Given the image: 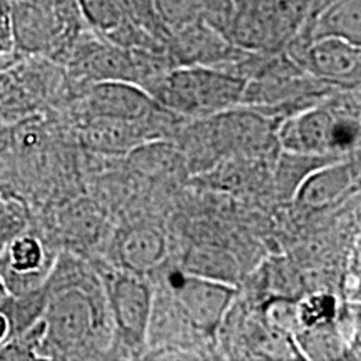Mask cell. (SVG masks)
I'll list each match as a JSON object with an SVG mask.
<instances>
[{"mask_svg":"<svg viewBox=\"0 0 361 361\" xmlns=\"http://www.w3.org/2000/svg\"><path fill=\"white\" fill-rule=\"evenodd\" d=\"M353 186V164L346 159H340L313 171L298 188L295 200L298 204L308 209H322L340 201Z\"/></svg>","mask_w":361,"mask_h":361,"instance_id":"cell-13","label":"cell"},{"mask_svg":"<svg viewBox=\"0 0 361 361\" xmlns=\"http://www.w3.org/2000/svg\"><path fill=\"white\" fill-rule=\"evenodd\" d=\"M119 256L126 268L144 274L156 269L168 256V241L164 234L151 226L129 229L119 245Z\"/></svg>","mask_w":361,"mask_h":361,"instance_id":"cell-15","label":"cell"},{"mask_svg":"<svg viewBox=\"0 0 361 361\" xmlns=\"http://www.w3.org/2000/svg\"><path fill=\"white\" fill-rule=\"evenodd\" d=\"M166 54L173 69L183 66H204L233 72L250 52L239 49L204 20L197 19L180 29L171 30Z\"/></svg>","mask_w":361,"mask_h":361,"instance_id":"cell-8","label":"cell"},{"mask_svg":"<svg viewBox=\"0 0 361 361\" xmlns=\"http://www.w3.org/2000/svg\"><path fill=\"white\" fill-rule=\"evenodd\" d=\"M25 221L19 207L0 206V252L24 229Z\"/></svg>","mask_w":361,"mask_h":361,"instance_id":"cell-19","label":"cell"},{"mask_svg":"<svg viewBox=\"0 0 361 361\" xmlns=\"http://www.w3.org/2000/svg\"><path fill=\"white\" fill-rule=\"evenodd\" d=\"M169 111H161L151 119L126 121L111 117H89L84 129V141L87 147L104 154L128 152L139 144L154 141L169 128Z\"/></svg>","mask_w":361,"mask_h":361,"instance_id":"cell-11","label":"cell"},{"mask_svg":"<svg viewBox=\"0 0 361 361\" xmlns=\"http://www.w3.org/2000/svg\"><path fill=\"white\" fill-rule=\"evenodd\" d=\"M246 82L231 71L183 66L171 69L149 94L171 114L204 119L241 106Z\"/></svg>","mask_w":361,"mask_h":361,"instance_id":"cell-2","label":"cell"},{"mask_svg":"<svg viewBox=\"0 0 361 361\" xmlns=\"http://www.w3.org/2000/svg\"><path fill=\"white\" fill-rule=\"evenodd\" d=\"M6 300H7V288L2 279H0V305H2Z\"/></svg>","mask_w":361,"mask_h":361,"instance_id":"cell-22","label":"cell"},{"mask_svg":"<svg viewBox=\"0 0 361 361\" xmlns=\"http://www.w3.org/2000/svg\"><path fill=\"white\" fill-rule=\"evenodd\" d=\"M72 274L54 291L42 318L45 331L37 351L54 358H82L96 348L102 351L109 345L106 336L114 335L107 328L109 310L101 284L92 274H82L78 264Z\"/></svg>","mask_w":361,"mask_h":361,"instance_id":"cell-1","label":"cell"},{"mask_svg":"<svg viewBox=\"0 0 361 361\" xmlns=\"http://www.w3.org/2000/svg\"><path fill=\"white\" fill-rule=\"evenodd\" d=\"M13 329H12V322L8 318L7 311L0 308V346H4L8 340H12Z\"/></svg>","mask_w":361,"mask_h":361,"instance_id":"cell-21","label":"cell"},{"mask_svg":"<svg viewBox=\"0 0 361 361\" xmlns=\"http://www.w3.org/2000/svg\"><path fill=\"white\" fill-rule=\"evenodd\" d=\"M245 109L219 112L202 119V137L209 141L216 154L263 156L278 142L281 117L271 116L263 109L243 106Z\"/></svg>","mask_w":361,"mask_h":361,"instance_id":"cell-5","label":"cell"},{"mask_svg":"<svg viewBox=\"0 0 361 361\" xmlns=\"http://www.w3.org/2000/svg\"><path fill=\"white\" fill-rule=\"evenodd\" d=\"M338 305L336 296L329 293H313L296 303L298 326L305 329L328 328L336 319Z\"/></svg>","mask_w":361,"mask_h":361,"instance_id":"cell-17","label":"cell"},{"mask_svg":"<svg viewBox=\"0 0 361 361\" xmlns=\"http://www.w3.org/2000/svg\"><path fill=\"white\" fill-rule=\"evenodd\" d=\"M154 7L169 32L202 19L201 0H154Z\"/></svg>","mask_w":361,"mask_h":361,"instance_id":"cell-18","label":"cell"},{"mask_svg":"<svg viewBox=\"0 0 361 361\" xmlns=\"http://www.w3.org/2000/svg\"><path fill=\"white\" fill-rule=\"evenodd\" d=\"M114 338L130 350L146 343L152 318V290L142 274L126 269L111 274L104 283Z\"/></svg>","mask_w":361,"mask_h":361,"instance_id":"cell-6","label":"cell"},{"mask_svg":"<svg viewBox=\"0 0 361 361\" xmlns=\"http://www.w3.org/2000/svg\"><path fill=\"white\" fill-rule=\"evenodd\" d=\"M311 7L313 0H233L228 39L247 52H283Z\"/></svg>","mask_w":361,"mask_h":361,"instance_id":"cell-3","label":"cell"},{"mask_svg":"<svg viewBox=\"0 0 361 361\" xmlns=\"http://www.w3.org/2000/svg\"><path fill=\"white\" fill-rule=\"evenodd\" d=\"M278 144L284 151L345 157L360 144V117L335 101H319L284 117L278 128Z\"/></svg>","mask_w":361,"mask_h":361,"instance_id":"cell-4","label":"cell"},{"mask_svg":"<svg viewBox=\"0 0 361 361\" xmlns=\"http://www.w3.org/2000/svg\"><path fill=\"white\" fill-rule=\"evenodd\" d=\"M338 37L361 45V0H331L306 30L298 32L284 51H295L311 40Z\"/></svg>","mask_w":361,"mask_h":361,"instance_id":"cell-12","label":"cell"},{"mask_svg":"<svg viewBox=\"0 0 361 361\" xmlns=\"http://www.w3.org/2000/svg\"><path fill=\"white\" fill-rule=\"evenodd\" d=\"M84 106L89 117L144 121L151 119L164 107L146 89L124 80H102L85 85Z\"/></svg>","mask_w":361,"mask_h":361,"instance_id":"cell-10","label":"cell"},{"mask_svg":"<svg viewBox=\"0 0 361 361\" xmlns=\"http://www.w3.org/2000/svg\"><path fill=\"white\" fill-rule=\"evenodd\" d=\"M340 159L341 157L303 154V152L284 151L283 149L281 156L276 162V168H274V189H276V194L281 200H291V197H295V192L301 186V183L313 171Z\"/></svg>","mask_w":361,"mask_h":361,"instance_id":"cell-16","label":"cell"},{"mask_svg":"<svg viewBox=\"0 0 361 361\" xmlns=\"http://www.w3.org/2000/svg\"><path fill=\"white\" fill-rule=\"evenodd\" d=\"M305 72L340 89L355 90L361 80V45L338 37L311 40L295 51H283Z\"/></svg>","mask_w":361,"mask_h":361,"instance_id":"cell-9","label":"cell"},{"mask_svg":"<svg viewBox=\"0 0 361 361\" xmlns=\"http://www.w3.org/2000/svg\"><path fill=\"white\" fill-rule=\"evenodd\" d=\"M13 45L11 0H0V52L11 51Z\"/></svg>","mask_w":361,"mask_h":361,"instance_id":"cell-20","label":"cell"},{"mask_svg":"<svg viewBox=\"0 0 361 361\" xmlns=\"http://www.w3.org/2000/svg\"><path fill=\"white\" fill-rule=\"evenodd\" d=\"M7 269L6 288H11L17 295H27L44 279L45 251L37 238L17 234L7 245Z\"/></svg>","mask_w":361,"mask_h":361,"instance_id":"cell-14","label":"cell"},{"mask_svg":"<svg viewBox=\"0 0 361 361\" xmlns=\"http://www.w3.org/2000/svg\"><path fill=\"white\" fill-rule=\"evenodd\" d=\"M168 283L188 322L202 335L214 336L236 300V288L216 278L180 269L171 271Z\"/></svg>","mask_w":361,"mask_h":361,"instance_id":"cell-7","label":"cell"}]
</instances>
